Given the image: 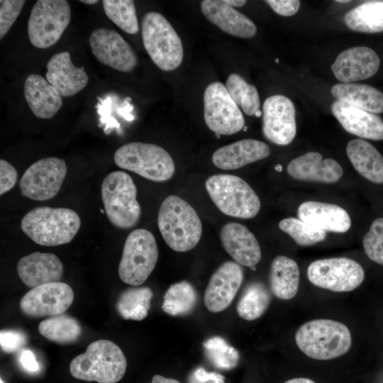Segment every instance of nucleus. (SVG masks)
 I'll return each instance as SVG.
<instances>
[{
  "instance_id": "nucleus-3",
  "label": "nucleus",
  "mask_w": 383,
  "mask_h": 383,
  "mask_svg": "<svg viewBox=\"0 0 383 383\" xmlns=\"http://www.w3.org/2000/svg\"><path fill=\"white\" fill-rule=\"evenodd\" d=\"M127 361L121 349L109 340H98L90 343L86 351L70 362V372L76 379L116 383L124 376Z\"/></svg>"
},
{
  "instance_id": "nucleus-39",
  "label": "nucleus",
  "mask_w": 383,
  "mask_h": 383,
  "mask_svg": "<svg viewBox=\"0 0 383 383\" xmlns=\"http://www.w3.org/2000/svg\"><path fill=\"white\" fill-rule=\"evenodd\" d=\"M279 228L302 246L316 244L326 237L325 231L294 217L282 219L279 223Z\"/></svg>"
},
{
  "instance_id": "nucleus-21",
  "label": "nucleus",
  "mask_w": 383,
  "mask_h": 383,
  "mask_svg": "<svg viewBox=\"0 0 383 383\" xmlns=\"http://www.w3.org/2000/svg\"><path fill=\"white\" fill-rule=\"evenodd\" d=\"M64 272L63 264L55 254L35 252L21 258L17 272L21 281L28 287L59 282Z\"/></svg>"
},
{
  "instance_id": "nucleus-20",
  "label": "nucleus",
  "mask_w": 383,
  "mask_h": 383,
  "mask_svg": "<svg viewBox=\"0 0 383 383\" xmlns=\"http://www.w3.org/2000/svg\"><path fill=\"white\" fill-rule=\"evenodd\" d=\"M45 77L64 97L75 95L87 86L89 81L84 67L74 66L67 51L56 53L50 57L47 63Z\"/></svg>"
},
{
  "instance_id": "nucleus-2",
  "label": "nucleus",
  "mask_w": 383,
  "mask_h": 383,
  "mask_svg": "<svg viewBox=\"0 0 383 383\" xmlns=\"http://www.w3.org/2000/svg\"><path fill=\"white\" fill-rule=\"evenodd\" d=\"M81 226V219L67 208L36 207L24 215L21 221L23 232L33 242L45 246L70 243Z\"/></svg>"
},
{
  "instance_id": "nucleus-50",
  "label": "nucleus",
  "mask_w": 383,
  "mask_h": 383,
  "mask_svg": "<svg viewBox=\"0 0 383 383\" xmlns=\"http://www.w3.org/2000/svg\"><path fill=\"white\" fill-rule=\"evenodd\" d=\"M284 383H315L312 379L309 378H294L286 381Z\"/></svg>"
},
{
  "instance_id": "nucleus-13",
  "label": "nucleus",
  "mask_w": 383,
  "mask_h": 383,
  "mask_svg": "<svg viewBox=\"0 0 383 383\" xmlns=\"http://www.w3.org/2000/svg\"><path fill=\"white\" fill-rule=\"evenodd\" d=\"M67 174L65 161L56 157L43 158L32 164L19 181L23 196L46 201L59 192Z\"/></svg>"
},
{
  "instance_id": "nucleus-28",
  "label": "nucleus",
  "mask_w": 383,
  "mask_h": 383,
  "mask_svg": "<svg viewBox=\"0 0 383 383\" xmlns=\"http://www.w3.org/2000/svg\"><path fill=\"white\" fill-rule=\"evenodd\" d=\"M346 152L357 172L372 182L383 184V156L371 143L362 139L351 140Z\"/></svg>"
},
{
  "instance_id": "nucleus-16",
  "label": "nucleus",
  "mask_w": 383,
  "mask_h": 383,
  "mask_svg": "<svg viewBox=\"0 0 383 383\" xmlns=\"http://www.w3.org/2000/svg\"><path fill=\"white\" fill-rule=\"evenodd\" d=\"M296 111L293 102L287 96L275 94L265 99L262 107V132L272 143L287 145L296 133Z\"/></svg>"
},
{
  "instance_id": "nucleus-22",
  "label": "nucleus",
  "mask_w": 383,
  "mask_h": 383,
  "mask_svg": "<svg viewBox=\"0 0 383 383\" xmlns=\"http://www.w3.org/2000/svg\"><path fill=\"white\" fill-rule=\"evenodd\" d=\"M331 111L347 132L362 138L383 140V121L374 113L339 100L332 104Z\"/></svg>"
},
{
  "instance_id": "nucleus-7",
  "label": "nucleus",
  "mask_w": 383,
  "mask_h": 383,
  "mask_svg": "<svg viewBox=\"0 0 383 383\" xmlns=\"http://www.w3.org/2000/svg\"><path fill=\"white\" fill-rule=\"evenodd\" d=\"M101 194L105 213L113 226L128 229L137 225L141 209L136 199L137 188L128 174L109 173L101 184Z\"/></svg>"
},
{
  "instance_id": "nucleus-44",
  "label": "nucleus",
  "mask_w": 383,
  "mask_h": 383,
  "mask_svg": "<svg viewBox=\"0 0 383 383\" xmlns=\"http://www.w3.org/2000/svg\"><path fill=\"white\" fill-rule=\"evenodd\" d=\"M187 383H225V377L216 372L206 371L199 367L193 370L188 376Z\"/></svg>"
},
{
  "instance_id": "nucleus-8",
  "label": "nucleus",
  "mask_w": 383,
  "mask_h": 383,
  "mask_svg": "<svg viewBox=\"0 0 383 383\" xmlns=\"http://www.w3.org/2000/svg\"><path fill=\"white\" fill-rule=\"evenodd\" d=\"M113 159L119 167L157 182L169 180L175 171L174 161L167 151L152 143L125 144L116 150Z\"/></svg>"
},
{
  "instance_id": "nucleus-26",
  "label": "nucleus",
  "mask_w": 383,
  "mask_h": 383,
  "mask_svg": "<svg viewBox=\"0 0 383 383\" xmlns=\"http://www.w3.org/2000/svg\"><path fill=\"white\" fill-rule=\"evenodd\" d=\"M297 213L299 219L325 232L345 233L351 226L348 212L333 204L305 201L299 206Z\"/></svg>"
},
{
  "instance_id": "nucleus-52",
  "label": "nucleus",
  "mask_w": 383,
  "mask_h": 383,
  "mask_svg": "<svg viewBox=\"0 0 383 383\" xmlns=\"http://www.w3.org/2000/svg\"><path fill=\"white\" fill-rule=\"evenodd\" d=\"M80 1L87 4H94L98 2L97 0H81Z\"/></svg>"
},
{
  "instance_id": "nucleus-17",
  "label": "nucleus",
  "mask_w": 383,
  "mask_h": 383,
  "mask_svg": "<svg viewBox=\"0 0 383 383\" xmlns=\"http://www.w3.org/2000/svg\"><path fill=\"white\" fill-rule=\"evenodd\" d=\"M243 280V270L238 263L223 262L212 274L204 294L206 309L213 313L225 310L233 301Z\"/></svg>"
},
{
  "instance_id": "nucleus-4",
  "label": "nucleus",
  "mask_w": 383,
  "mask_h": 383,
  "mask_svg": "<svg viewBox=\"0 0 383 383\" xmlns=\"http://www.w3.org/2000/svg\"><path fill=\"white\" fill-rule=\"evenodd\" d=\"M295 341L306 356L327 360L345 354L351 347L352 336L343 323L321 318L302 324L296 332Z\"/></svg>"
},
{
  "instance_id": "nucleus-45",
  "label": "nucleus",
  "mask_w": 383,
  "mask_h": 383,
  "mask_svg": "<svg viewBox=\"0 0 383 383\" xmlns=\"http://www.w3.org/2000/svg\"><path fill=\"white\" fill-rule=\"evenodd\" d=\"M101 103L97 104L96 108L98 113L101 115L100 121L106 124L104 132L108 134L111 128H120V124L117 121L111 117V98L108 97L106 99H99Z\"/></svg>"
},
{
  "instance_id": "nucleus-34",
  "label": "nucleus",
  "mask_w": 383,
  "mask_h": 383,
  "mask_svg": "<svg viewBox=\"0 0 383 383\" xmlns=\"http://www.w3.org/2000/svg\"><path fill=\"white\" fill-rule=\"evenodd\" d=\"M38 331L50 341L67 344L75 342L80 337L82 327L75 318L60 314L41 321Z\"/></svg>"
},
{
  "instance_id": "nucleus-31",
  "label": "nucleus",
  "mask_w": 383,
  "mask_h": 383,
  "mask_svg": "<svg viewBox=\"0 0 383 383\" xmlns=\"http://www.w3.org/2000/svg\"><path fill=\"white\" fill-rule=\"evenodd\" d=\"M345 23L353 30L374 33L383 30V1H372L350 10L344 17Z\"/></svg>"
},
{
  "instance_id": "nucleus-15",
  "label": "nucleus",
  "mask_w": 383,
  "mask_h": 383,
  "mask_svg": "<svg viewBox=\"0 0 383 383\" xmlns=\"http://www.w3.org/2000/svg\"><path fill=\"white\" fill-rule=\"evenodd\" d=\"M89 42L92 54L104 65L123 72H129L137 65L134 50L113 30L96 28L91 33Z\"/></svg>"
},
{
  "instance_id": "nucleus-11",
  "label": "nucleus",
  "mask_w": 383,
  "mask_h": 383,
  "mask_svg": "<svg viewBox=\"0 0 383 383\" xmlns=\"http://www.w3.org/2000/svg\"><path fill=\"white\" fill-rule=\"evenodd\" d=\"M309 280L315 286L335 292H350L364 281L362 266L348 257L321 259L307 269Z\"/></svg>"
},
{
  "instance_id": "nucleus-27",
  "label": "nucleus",
  "mask_w": 383,
  "mask_h": 383,
  "mask_svg": "<svg viewBox=\"0 0 383 383\" xmlns=\"http://www.w3.org/2000/svg\"><path fill=\"white\" fill-rule=\"evenodd\" d=\"M23 89L27 104L39 118H52L62 105L59 92L40 75H29L25 80Z\"/></svg>"
},
{
  "instance_id": "nucleus-25",
  "label": "nucleus",
  "mask_w": 383,
  "mask_h": 383,
  "mask_svg": "<svg viewBox=\"0 0 383 383\" xmlns=\"http://www.w3.org/2000/svg\"><path fill=\"white\" fill-rule=\"evenodd\" d=\"M270 154V149L266 143L255 139H243L216 150L212 155V162L221 170H235L266 158Z\"/></svg>"
},
{
  "instance_id": "nucleus-19",
  "label": "nucleus",
  "mask_w": 383,
  "mask_h": 383,
  "mask_svg": "<svg viewBox=\"0 0 383 383\" xmlns=\"http://www.w3.org/2000/svg\"><path fill=\"white\" fill-rule=\"evenodd\" d=\"M220 239L224 250L239 265L250 268L261 259V250L254 234L243 224L230 222L221 228Z\"/></svg>"
},
{
  "instance_id": "nucleus-35",
  "label": "nucleus",
  "mask_w": 383,
  "mask_h": 383,
  "mask_svg": "<svg viewBox=\"0 0 383 383\" xmlns=\"http://www.w3.org/2000/svg\"><path fill=\"white\" fill-rule=\"evenodd\" d=\"M197 302V293L192 284L182 281L170 286L163 296L162 309L170 316L189 313Z\"/></svg>"
},
{
  "instance_id": "nucleus-38",
  "label": "nucleus",
  "mask_w": 383,
  "mask_h": 383,
  "mask_svg": "<svg viewBox=\"0 0 383 383\" xmlns=\"http://www.w3.org/2000/svg\"><path fill=\"white\" fill-rule=\"evenodd\" d=\"M203 347L206 358L216 368L230 370L238 365L240 359L238 350L223 338L211 337L203 343Z\"/></svg>"
},
{
  "instance_id": "nucleus-54",
  "label": "nucleus",
  "mask_w": 383,
  "mask_h": 383,
  "mask_svg": "<svg viewBox=\"0 0 383 383\" xmlns=\"http://www.w3.org/2000/svg\"><path fill=\"white\" fill-rule=\"evenodd\" d=\"M275 170H277V171H280L282 170V166L280 165H277L275 167Z\"/></svg>"
},
{
  "instance_id": "nucleus-32",
  "label": "nucleus",
  "mask_w": 383,
  "mask_h": 383,
  "mask_svg": "<svg viewBox=\"0 0 383 383\" xmlns=\"http://www.w3.org/2000/svg\"><path fill=\"white\" fill-rule=\"evenodd\" d=\"M271 302V295L261 282H254L244 288L237 304L236 310L240 317L253 321L267 311Z\"/></svg>"
},
{
  "instance_id": "nucleus-23",
  "label": "nucleus",
  "mask_w": 383,
  "mask_h": 383,
  "mask_svg": "<svg viewBox=\"0 0 383 383\" xmlns=\"http://www.w3.org/2000/svg\"><path fill=\"white\" fill-rule=\"evenodd\" d=\"M287 172L296 179L334 183L342 177L343 170L335 160L323 159L319 152H309L290 161Z\"/></svg>"
},
{
  "instance_id": "nucleus-58",
  "label": "nucleus",
  "mask_w": 383,
  "mask_h": 383,
  "mask_svg": "<svg viewBox=\"0 0 383 383\" xmlns=\"http://www.w3.org/2000/svg\"><path fill=\"white\" fill-rule=\"evenodd\" d=\"M275 62H279L278 59H276Z\"/></svg>"
},
{
  "instance_id": "nucleus-41",
  "label": "nucleus",
  "mask_w": 383,
  "mask_h": 383,
  "mask_svg": "<svg viewBox=\"0 0 383 383\" xmlns=\"http://www.w3.org/2000/svg\"><path fill=\"white\" fill-rule=\"evenodd\" d=\"M26 1L23 0L0 1V38L7 33L19 16Z\"/></svg>"
},
{
  "instance_id": "nucleus-40",
  "label": "nucleus",
  "mask_w": 383,
  "mask_h": 383,
  "mask_svg": "<svg viewBox=\"0 0 383 383\" xmlns=\"http://www.w3.org/2000/svg\"><path fill=\"white\" fill-rule=\"evenodd\" d=\"M362 245L367 257L383 265V218L375 219L365 235Z\"/></svg>"
},
{
  "instance_id": "nucleus-37",
  "label": "nucleus",
  "mask_w": 383,
  "mask_h": 383,
  "mask_svg": "<svg viewBox=\"0 0 383 383\" xmlns=\"http://www.w3.org/2000/svg\"><path fill=\"white\" fill-rule=\"evenodd\" d=\"M104 10L107 17L119 28L128 34L139 30L134 1L132 0H104Z\"/></svg>"
},
{
  "instance_id": "nucleus-30",
  "label": "nucleus",
  "mask_w": 383,
  "mask_h": 383,
  "mask_svg": "<svg viewBox=\"0 0 383 383\" xmlns=\"http://www.w3.org/2000/svg\"><path fill=\"white\" fill-rule=\"evenodd\" d=\"M299 269L297 263L284 255H278L270 266L269 281L273 294L282 300L294 298L299 286Z\"/></svg>"
},
{
  "instance_id": "nucleus-12",
  "label": "nucleus",
  "mask_w": 383,
  "mask_h": 383,
  "mask_svg": "<svg viewBox=\"0 0 383 383\" xmlns=\"http://www.w3.org/2000/svg\"><path fill=\"white\" fill-rule=\"evenodd\" d=\"M204 118L208 128L219 135H232L245 126L241 111L219 82L209 84L204 91Z\"/></svg>"
},
{
  "instance_id": "nucleus-5",
  "label": "nucleus",
  "mask_w": 383,
  "mask_h": 383,
  "mask_svg": "<svg viewBox=\"0 0 383 383\" xmlns=\"http://www.w3.org/2000/svg\"><path fill=\"white\" fill-rule=\"evenodd\" d=\"M205 187L216 206L227 216L249 219L260 209V200L255 192L238 176L213 174L206 179Z\"/></svg>"
},
{
  "instance_id": "nucleus-43",
  "label": "nucleus",
  "mask_w": 383,
  "mask_h": 383,
  "mask_svg": "<svg viewBox=\"0 0 383 383\" xmlns=\"http://www.w3.org/2000/svg\"><path fill=\"white\" fill-rule=\"evenodd\" d=\"M18 173L16 168L5 160H0V194L10 191L16 184Z\"/></svg>"
},
{
  "instance_id": "nucleus-57",
  "label": "nucleus",
  "mask_w": 383,
  "mask_h": 383,
  "mask_svg": "<svg viewBox=\"0 0 383 383\" xmlns=\"http://www.w3.org/2000/svg\"><path fill=\"white\" fill-rule=\"evenodd\" d=\"M100 211H101V212L102 213H104L105 212V211L103 210V209H101Z\"/></svg>"
},
{
  "instance_id": "nucleus-56",
  "label": "nucleus",
  "mask_w": 383,
  "mask_h": 383,
  "mask_svg": "<svg viewBox=\"0 0 383 383\" xmlns=\"http://www.w3.org/2000/svg\"><path fill=\"white\" fill-rule=\"evenodd\" d=\"M243 130L244 131H245L247 130V127H246V126H244L243 128Z\"/></svg>"
},
{
  "instance_id": "nucleus-59",
  "label": "nucleus",
  "mask_w": 383,
  "mask_h": 383,
  "mask_svg": "<svg viewBox=\"0 0 383 383\" xmlns=\"http://www.w3.org/2000/svg\"><path fill=\"white\" fill-rule=\"evenodd\" d=\"M1 383H3L2 379H1Z\"/></svg>"
},
{
  "instance_id": "nucleus-55",
  "label": "nucleus",
  "mask_w": 383,
  "mask_h": 383,
  "mask_svg": "<svg viewBox=\"0 0 383 383\" xmlns=\"http://www.w3.org/2000/svg\"><path fill=\"white\" fill-rule=\"evenodd\" d=\"M215 135H216V137L217 138H220V137H221V135L217 134V133H215Z\"/></svg>"
},
{
  "instance_id": "nucleus-18",
  "label": "nucleus",
  "mask_w": 383,
  "mask_h": 383,
  "mask_svg": "<svg viewBox=\"0 0 383 383\" xmlns=\"http://www.w3.org/2000/svg\"><path fill=\"white\" fill-rule=\"evenodd\" d=\"M379 65V57L372 49L357 46L341 52L331 65V70L340 82L352 83L374 76Z\"/></svg>"
},
{
  "instance_id": "nucleus-14",
  "label": "nucleus",
  "mask_w": 383,
  "mask_h": 383,
  "mask_svg": "<svg viewBox=\"0 0 383 383\" xmlns=\"http://www.w3.org/2000/svg\"><path fill=\"white\" fill-rule=\"evenodd\" d=\"M74 299L72 287L64 282L45 284L28 291L20 300L21 311L30 317L62 314Z\"/></svg>"
},
{
  "instance_id": "nucleus-6",
  "label": "nucleus",
  "mask_w": 383,
  "mask_h": 383,
  "mask_svg": "<svg viewBox=\"0 0 383 383\" xmlns=\"http://www.w3.org/2000/svg\"><path fill=\"white\" fill-rule=\"evenodd\" d=\"M145 50L153 62L163 71L177 68L184 57L182 40L168 20L161 13H145L141 23Z\"/></svg>"
},
{
  "instance_id": "nucleus-46",
  "label": "nucleus",
  "mask_w": 383,
  "mask_h": 383,
  "mask_svg": "<svg viewBox=\"0 0 383 383\" xmlns=\"http://www.w3.org/2000/svg\"><path fill=\"white\" fill-rule=\"evenodd\" d=\"M265 2L275 13L283 16L295 14L300 7L298 0H267Z\"/></svg>"
},
{
  "instance_id": "nucleus-53",
  "label": "nucleus",
  "mask_w": 383,
  "mask_h": 383,
  "mask_svg": "<svg viewBox=\"0 0 383 383\" xmlns=\"http://www.w3.org/2000/svg\"><path fill=\"white\" fill-rule=\"evenodd\" d=\"M335 1L338 3L345 4V3L349 2L350 1L349 0H337Z\"/></svg>"
},
{
  "instance_id": "nucleus-47",
  "label": "nucleus",
  "mask_w": 383,
  "mask_h": 383,
  "mask_svg": "<svg viewBox=\"0 0 383 383\" xmlns=\"http://www.w3.org/2000/svg\"><path fill=\"white\" fill-rule=\"evenodd\" d=\"M19 362L29 372H36L39 369L38 362L33 353L28 349L21 350L19 353Z\"/></svg>"
},
{
  "instance_id": "nucleus-49",
  "label": "nucleus",
  "mask_w": 383,
  "mask_h": 383,
  "mask_svg": "<svg viewBox=\"0 0 383 383\" xmlns=\"http://www.w3.org/2000/svg\"><path fill=\"white\" fill-rule=\"evenodd\" d=\"M150 383H181L177 379L166 378L160 374H155L152 378V382Z\"/></svg>"
},
{
  "instance_id": "nucleus-29",
  "label": "nucleus",
  "mask_w": 383,
  "mask_h": 383,
  "mask_svg": "<svg viewBox=\"0 0 383 383\" xmlns=\"http://www.w3.org/2000/svg\"><path fill=\"white\" fill-rule=\"evenodd\" d=\"M332 95L347 104L372 113H383V93L370 85L339 83L332 87Z\"/></svg>"
},
{
  "instance_id": "nucleus-24",
  "label": "nucleus",
  "mask_w": 383,
  "mask_h": 383,
  "mask_svg": "<svg viewBox=\"0 0 383 383\" xmlns=\"http://www.w3.org/2000/svg\"><path fill=\"white\" fill-rule=\"evenodd\" d=\"M201 10L210 22L231 35L250 38L257 33L255 24L224 0H204Z\"/></svg>"
},
{
  "instance_id": "nucleus-10",
  "label": "nucleus",
  "mask_w": 383,
  "mask_h": 383,
  "mask_svg": "<svg viewBox=\"0 0 383 383\" xmlns=\"http://www.w3.org/2000/svg\"><path fill=\"white\" fill-rule=\"evenodd\" d=\"M71 9L66 0H38L33 6L28 21V34L37 48L55 44L70 23Z\"/></svg>"
},
{
  "instance_id": "nucleus-33",
  "label": "nucleus",
  "mask_w": 383,
  "mask_h": 383,
  "mask_svg": "<svg viewBox=\"0 0 383 383\" xmlns=\"http://www.w3.org/2000/svg\"><path fill=\"white\" fill-rule=\"evenodd\" d=\"M152 297L148 287L128 288L119 296L116 308L124 319L141 321L148 316Z\"/></svg>"
},
{
  "instance_id": "nucleus-51",
  "label": "nucleus",
  "mask_w": 383,
  "mask_h": 383,
  "mask_svg": "<svg viewBox=\"0 0 383 383\" xmlns=\"http://www.w3.org/2000/svg\"><path fill=\"white\" fill-rule=\"evenodd\" d=\"M224 1L232 7H240L246 4L245 0H224Z\"/></svg>"
},
{
  "instance_id": "nucleus-42",
  "label": "nucleus",
  "mask_w": 383,
  "mask_h": 383,
  "mask_svg": "<svg viewBox=\"0 0 383 383\" xmlns=\"http://www.w3.org/2000/svg\"><path fill=\"white\" fill-rule=\"evenodd\" d=\"M26 336L16 331H1L0 344L6 353H13L21 349L26 343Z\"/></svg>"
},
{
  "instance_id": "nucleus-36",
  "label": "nucleus",
  "mask_w": 383,
  "mask_h": 383,
  "mask_svg": "<svg viewBox=\"0 0 383 383\" xmlns=\"http://www.w3.org/2000/svg\"><path fill=\"white\" fill-rule=\"evenodd\" d=\"M226 89L237 106H241L248 116H255L260 111V97L254 85L248 83L238 74H231L226 83Z\"/></svg>"
},
{
  "instance_id": "nucleus-48",
  "label": "nucleus",
  "mask_w": 383,
  "mask_h": 383,
  "mask_svg": "<svg viewBox=\"0 0 383 383\" xmlns=\"http://www.w3.org/2000/svg\"><path fill=\"white\" fill-rule=\"evenodd\" d=\"M130 101V98L126 99L123 102V106L119 107L117 110V113L127 121H133L134 119L133 116L130 113L133 109V106L129 103Z\"/></svg>"
},
{
  "instance_id": "nucleus-9",
  "label": "nucleus",
  "mask_w": 383,
  "mask_h": 383,
  "mask_svg": "<svg viewBox=\"0 0 383 383\" xmlns=\"http://www.w3.org/2000/svg\"><path fill=\"white\" fill-rule=\"evenodd\" d=\"M158 249L153 234L146 229H135L126 238L118 266L120 279L137 287L145 282L155 267Z\"/></svg>"
},
{
  "instance_id": "nucleus-1",
  "label": "nucleus",
  "mask_w": 383,
  "mask_h": 383,
  "mask_svg": "<svg viewBox=\"0 0 383 383\" xmlns=\"http://www.w3.org/2000/svg\"><path fill=\"white\" fill-rule=\"evenodd\" d=\"M157 226L165 243L177 252L193 249L202 234V224L196 211L175 195L167 196L162 202Z\"/></svg>"
}]
</instances>
